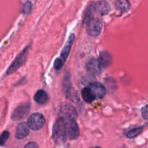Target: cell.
<instances>
[{
	"mask_svg": "<svg viewBox=\"0 0 148 148\" xmlns=\"http://www.w3.org/2000/svg\"><path fill=\"white\" fill-rule=\"evenodd\" d=\"M109 11H110V5L106 1H100L98 2L92 3L86 11L84 20V23H86L89 19H91V17H94L93 15L94 14L103 16L107 14Z\"/></svg>",
	"mask_w": 148,
	"mask_h": 148,
	"instance_id": "obj_1",
	"label": "cell"
},
{
	"mask_svg": "<svg viewBox=\"0 0 148 148\" xmlns=\"http://www.w3.org/2000/svg\"><path fill=\"white\" fill-rule=\"evenodd\" d=\"M52 137L55 144L58 145L63 144L66 141L67 134L62 117L55 121L52 130Z\"/></svg>",
	"mask_w": 148,
	"mask_h": 148,
	"instance_id": "obj_2",
	"label": "cell"
},
{
	"mask_svg": "<svg viewBox=\"0 0 148 148\" xmlns=\"http://www.w3.org/2000/svg\"><path fill=\"white\" fill-rule=\"evenodd\" d=\"M65 124L67 137L69 140H76L80 134L79 128L75 118L72 116H62Z\"/></svg>",
	"mask_w": 148,
	"mask_h": 148,
	"instance_id": "obj_3",
	"label": "cell"
},
{
	"mask_svg": "<svg viewBox=\"0 0 148 148\" xmlns=\"http://www.w3.org/2000/svg\"><path fill=\"white\" fill-rule=\"evenodd\" d=\"M86 32L91 37H97L102 29V21L97 17H91L86 22Z\"/></svg>",
	"mask_w": 148,
	"mask_h": 148,
	"instance_id": "obj_4",
	"label": "cell"
},
{
	"mask_svg": "<svg viewBox=\"0 0 148 148\" xmlns=\"http://www.w3.org/2000/svg\"><path fill=\"white\" fill-rule=\"evenodd\" d=\"M29 49H30V46H27V47L25 48L23 50V51L18 55V56L16 57V59H15L14 62L12 63V64L10 65V67L8 68L7 71V75H11L13 72H15V71H17L23 64L26 62V59L28 57V53Z\"/></svg>",
	"mask_w": 148,
	"mask_h": 148,
	"instance_id": "obj_5",
	"label": "cell"
},
{
	"mask_svg": "<svg viewBox=\"0 0 148 148\" xmlns=\"http://www.w3.org/2000/svg\"><path fill=\"white\" fill-rule=\"evenodd\" d=\"M30 105L28 102L23 103L20 104L17 107L15 108L11 116V119L14 121H19L26 118L30 111Z\"/></svg>",
	"mask_w": 148,
	"mask_h": 148,
	"instance_id": "obj_6",
	"label": "cell"
},
{
	"mask_svg": "<svg viewBox=\"0 0 148 148\" xmlns=\"http://www.w3.org/2000/svg\"><path fill=\"white\" fill-rule=\"evenodd\" d=\"M45 124V119L42 114L36 113L30 116L28 120V125L32 130H39L43 127Z\"/></svg>",
	"mask_w": 148,
	"mask_h": 148,
	"instance_id": "obj_7",
	"label": "cell"
},
{
	"mask_svg": "<svg viewBox=\"0 0 148 148\" xmlns=\"http://www.w3.org/2000/svg\"><path fill=\"white\" fill-rule=\"evenodd\" d=\"M86 69L89 74L93 76H97L101 73L102 67L98 59H91L87 62L86 64Z\"/></svg>",
	"mask_w": 148,
	"mask_h": 148,
	"instance_id": "obj_8",
	"label": "cell"
},
{
	"mask_svg": "<svg viewBox=\"0 0 148 148\" xmlns=\"http://www.w3.org/2000/svg\"><path fill=\"white\" fill-rule=\"evenodd\" d=\"M89 88L92 91V92L95 95L96 98H99V99L104 98V95H105V88H104V85H102L100 82H92L91 84H90Z\"/></svg>",
	"mask_w": 148,
	"mask_h": 148,
	"instance_id": "obj_9",
	"label": "cell"
},
{
	"mask_svg": "<svg viewBox=\"0 0 148 148\" xmlns=\"http://www.w3.org/2000/svg\"><path fill=\"white\" fill-rule=\"evenodd\" d=\"M29 134V127L28 124L25 122H22L17 125L16 128L15 137L19 140L25 138Z\"/></svg>",
	"mask_w": 148,
	"mask_h": 148,
	"instance_id": "obj_10",
	"label": "cell"
},
{
	"mask_svg": "<svg viewBox=\"0 0 148 148\" xmlns=\"http://www.w3.org/2000/svg\"><path fill=\"white\" fill-rule=\"evenodd\" d=\"M74 38H75V36L73 34H71L70 36V37L68 38V42L66 43L65 46H64V48L62 49V52H61V54H60V59H62L63 62H65L68 58V55L70 53V51H71V46H72L73 43L74 41Z\"/></svg>",
	"mask_w": 148,
	"mask_h": 148,
	"instance_id": "obj_11",
	"label": "cell"
},
{
	"mask_svg": "<svg viewBox=\"0 0 148 148\" xmlns=\"http://www.w3.org/2000/svg\"><path fill=\"white\" fill-rule=\"evenodd\" d=\"M98 60L101 64L102 67L107 68L111 65L113 59H112V56L110 53H107V51H102L100 54Z\"/></svg>",
	"mask_w": 148,
	"mask_h": 148,
	"instance_id": "obj_12",
	"label": "cell"
},
{
	"mask_svg": "<svg viewBox=\"0 0 148 148\" xmlns=\"http://www.w3.org/2000/svg\"><path fill=\"white\" fill-rule=\"evenodd\" d=\"M33 100L37 103L45 104L49 101V95L44 90H39L35 93L34 96H33Z\"/></svg>",
	"mask_w": 148,
	"mask_h": 148,
	"instance_id": "obj_13",
	"label": "cell"
},
{
	"mask_svg": "<svg viewBox=\"0 0 148 148\" xmlns=\"http://www.w3.org/2000/svg\"><path fill=\"white\" fill-rule=\"evenodd\" d=\"M61 112L63 114V116H72L75 118L77 116V113L75 108L70 104H63L60 108Z\"/></svg>",
	"mask_w": 148,
	"mask_h": 148,
	"instance_id": "obj_14",
	"label": "cell"
},
{
	"mask_svg": "<svg viewBox=\"0 0 148 148\" xmlns=\"http://www.w3.org/2000/svg\"><path fill=\"white\" fill-rule=\"evenodd\" d=\"M81 97H82L83 100L85 101L86 103H92L96 98L95 95L92 92L89 88H85L82 90L81 91Z\"/></svg>",
	"mask_w": 148,
	"mask_h": 148,
	"instance_id": "obj_15",
	"label": "cell"
},
{
	"mask_svg": "<svg viewBox=\"0 0 148 148\" xmlns=\"http://www.w3.org/2000/svg\"><path fill=\"white\" fill-rule=\"evenodd\" d=\"M62 87H63V91L66 96L68 98L71 97V78H70V74L67 72L65 75V77H64L63 84H62Z\"/></svg>",
	"mask_w": 148,
	"mask_h": 148,
	"instance_id": "obj_16",
	"label": "cell"
},
{
	"mask_svg": "<svg viewBox=\"0 0 148 148\" xmlns=\"http://www.w3.org/2000/svg\"><path fill=\"white\" fill-rule=\"evenodd\" d=\"M143 129L144 127H137V128H134L133 129V130H131L130 131H129L126 133V137L129 139L135 138V137H137L139 134H140L141 133H142Z\"/></svg>",
	"mask_w": 148,
	"mask_h": 148,
	"instance_id": "obj_17",
	"label": "cell"
},
{
	"mask_svg": "<svg viewBox=\"0 0 148 148\" xmlns=\"http://www.w3.org/2000/svg\"><path fill=\"white\" fill-rule=\"evenodd\" d=\"M9 137H10V132L8 131L3 132L0 135V146L4 145Z\"/></svg>",
	"mask_w": 148,
	"mask_h": 148,
	"instance_id": "obj_18",
	"label": "cell"
},
{
	"mask_svg": "<svg viewBox=\"0 0 148 148\" xmlns=\"http://www.w3.org/2000/svg\"><path fill=\"white\" fill-rule=\"evenodd\" d=\"M64 63H65V62H63L60 58H57V59H55V61L54 67H55V69H56V70H59L64 65Z\"/></svg>",
	"mask_w": 148,
	"mask_h": 148,
	"instance_id": "obj_19",
	"label": "cell"
},
{
	"mask_svg": "<svg viewBox=\"0 0 148 148\" xmlns=\"http://www.w3.org/2000/svg\"><path fill=\"white\" fill-rule=\"evenodd\" d=\"M141 114H142L143 119L148 120V104L142 107V110H141Z\"/></svg>",
	"mask_w": 148,
	"mask_h": 148,
	"instance_id": "obj_20",
	"label": "cell"
},
{
	"mask_svg": "<svg viewBox=\"0 0 148 148\" xmlns=\"http://www.w3.org/2000/svg\"><path fill=\"white\" fill-rule=\"evenodd\" d=\"M32 9V4L30 1H27L26 3V4L24 5V7H23V13L24 14H28L30 12Z\"/></svg>",
	"mask_w": 148,
	"mask_h": 148,
	"instance_id": "obj_21",
	"label": "cell"
},
{
	"mask_svg": "<svg viewBox=\"0 0 148 148\" xmlns=\"http://www.w3.org/2000/svg\"><path fill=\"white\" fill-rule=\"evenodd\" d=\"M24 148H39V146L34 142H30L26 145Z\"/></svg>",
	"mask_w": 148,
	"mask_h": 148,
	"instance_id": "obj_22",
	"label": "cell"
},
{
	"mask_svg": "<svg viewBox=\"0 0 148 148\" xmlns=\"http://www.w3.org/2000/svg\"><path fill=\"white\" fill-rule=\"evenodd\" d=\"M91 148H100V147H97V146H96V147H91Z\"/></svg>",
	"mask_w": 148,
	"mask_h": 148,
	"instance_id": "obj_23",
	"label": "cell"
}]
</instances>
